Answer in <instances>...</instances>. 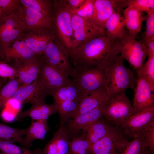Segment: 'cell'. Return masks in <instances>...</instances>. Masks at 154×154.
<instances>
[{"mask_svg":"<svg viewBox=\"0 0 154 154\" xmlns=\"http://www.w3.org/2000/svg\"><path fill=\"white\" fill-rule=\"evenodd\" d=\"M119 54L115 41L101 35L78 45L70 53V58L74 68L79 70L104 66Z\"/></svg>","mask_w":154,"mask_h":154,"instance_id":"cell-1","label":"cell"},{"mask_svg":"<svg viewBox=\"0 0 154 154\" xmlns=\"http://www.w3.org/2000/svg\"><path fill=\"white\" fill-rule=\"evenodd\" d=\"M106 79L105 85L111 98L116 94L134 89L137 80L132 71L126 67L120 55L113 57L103 66Z\"/></svg>","mask_w":154,"mask_h":154,"instance_id":"cell-2","label":"cell"},{"mask_svg":"<svg viewBox=\"0 0 154 154\" xmlns=\"http://www.w3.org/2000/svg\"><path fill=\"white\" fill-rule=\"evenodd\" d=\"M50 2L53 29L57 38L65 48L69 57L72 50L73 40L72 10L65 0Z\"/></svg>","mask_w":154,"mask_h":154,"instance_id":"cell-3","label":"cell"},{"mask_svg":"<svg viewBox=\"0 0 154 154\" xmlns=\"http://www.w3.org/2000/svg\"><path fill=\"white\" fill-rule=\"evenodd\" d=\"M115 42L120 55L133 68L137 70L143 64L147 56V48L142 40H137L125 31L123 37Z\"/></svg>","mask_w":154,"mask_h":154,"instance_id":"cell-4","label":"cell"},{"mask_svg":"<svg viewBox=\"0 0 154 154\" xmlns=\"http://www.w3.org/2000/svg\"><path fill=\"white\" fill-rule=\"evenodd\" d=\"M133 108L125 92L111 98L105 104L103 116L110 124L120 126L132 115Z\"/></svg>","mask_w":154,"mask_h":154,"instance_id":"cell-5","label":"cell"},{"mask_svg":"<svg viewBox=\"0 0 154 154\" xmlns=\"http://www.w3.org/2000/svg\"><path fill=\"white\" fill-rule=\"evenodd\" d=\"M154 125V107L132 114L120 126L127 138L143 137Z\"/></svg>","mask_w":154,"mask_h":154,"instance_id":"cell-6","label":"cell"},{"mask_svg":"<svg viewBox=\"0 0 154 154\" xmlns=\"http://www.w3.org/2000/svg\"><path fill=\"white\" fill-rule=\"evenodd\" d=\"M42 56L48 64L73 78L75 69L70 63L66 50L57 38L48 44Z\"/></svg>","mask_w":154,"mask_h":154,"instance_id":"cell-7","label":"cell"},{"mask_svg":"<svg viewBox=\"0 0 154 154\" xmlns=\"http://www.w3.org/2000/svg\"><path fill=\"white\" fill-rule=\"evenodd\" d=\"M71 24L73 40L71 52L80 44L99 36L105 35V30L92 21L72 13Z\"/></svg>","mask_w":154,"mask_h":154,"instance_id":"cell-8","label":"cell"},{"mask_svg":"<svg viewBox=\"0 0 154 154\" xmlns=\"http://www.w3.org/2000/svg\"><path fill=\"white\" fill-rule=\"evenodd\" d=\"M129 141L119 126L114 125L106 136L92 145L90 154H120Z\"/></svg>","mask_w":154,"mask_h":154,"instance_id":"cell-9","label":"cell"},{"mask_svg":"<svg viewBox=\"0 0 154 154\" xmlns=\"http://www.w3.org/2000/svg\"><path fill=\"white\" fill-rule=\"evenodd\" d=\"M75 69L74 75L72 79L78 84L84 96L98 89L105 84L106 79L103 66Z\"/></svg>","mask_w":154,"mask_h":154,"instance_id":"cell-10","label":"cell"},{"mask_svg":"<svg viewBox=\"0 0 154 154\" xmlns=\"http://www.w3.org/2000/svg\"><path fill=\"white\" fill-rule=\"evenodd\" d=\"M16 13L24 32L40 29H53L51 20L33 8L23 5L19 6Z\"/></svg>","mask_w":154,"mask_h":154,"instance_id":"cell-11","label":"cell"},{"mask_svg":"<svg viewBox=\"0 0 154 154\" xmlns=\"http://www.w3.org/2000/svg\"><path fill=\"white\" fill-rule=\"evenodd\" d=\"M37 78L41 87L49 94L50 90L72 80L69 76L47 63L43 58Z\"/></svg>","mask_w":154,"mask_h":154,"instance_id":"cell-12","label":"cell"},{"mask_svg":"<svg viewBox=\"0 0 154 154\" xmlns=\"http://www.w3.org/2000/svg\"><path fill=\"white\" fill-rule=\"evenodd\" d=\"M105 104L70 119L63 126L71 140L80 135L82 132L103 116Z\"/></svg>","mask_w":154,"mask_h":154,"instance_id":"cell-13","label":"cell"},{"mask_svg":"<svg viewBox=\"0 0 154 154\" xmlns=\"http://www.w3.org/2000/svg\"><path fill=\"white\" fill-rule=\"evenodd\" d=\"M23 40L37 55L43 54L48 44L57 38L52 29H40L29 31L23 35Z\"/></svg>","mask_w":154,"mask_h":154,"instance_id":"cell-14","label":"cell"},{"mask_svg":"<svg viewBox=\"0 0 154 154\" xmlns=\"http://www.w3.org/2000/svg\"><path fill=\"white\" fill-rule=\"evenodd\" d=\"M126 7L127 0H95L92 20L105 30L107 21L114 13Z\"/></svg>","mask_w":154,"mask_h":154,"instance_id":"cell-15","label":"cell"},{"mask_svg":"<svg viewBox=\"0 0 154 154\" xmlns=\"http://www.w3.org/2000/svg\"><path fill=\"white\" fill-rule=\"evenodd\" d=\"M42 60V56H38L31 60L13 64L11 66L16 70L17 78L22 86L30 84L37 78Z\"/></svg>","mask_w":154,"mask_h":154,"instance_id":"cell-16","label":"cell"},{"mask_svg":"<svg viewBox=\"0 0 154 154\" xmlns=\"http://www.w3.org/2000/svg\"><path fill=\"white\" fill-rule=\"evenodd\" d=\"M111 98L107 93L105 84L100 88L82 98L76 112L72 119L79 114L106 104Z\"/></svg>","mask_w":154,"mask_h":154,"instance_id":"cell-17","label":"cell"},{"mask_svg":"<svg viewBox=\"0 0 154 154\" xmlns=\"http://www.w3.org/2000/svg\"><path fill=\"white\" fill-rule=\"evenodd\" d=\"M134 90L132 114L154 107V95L149 86L143 80L137 79Z\"/></svg>","mask_w":154,"mask_h":154,"instance_id":"cell-18","label":"cell"},{"mask_svg":"<svg viewBox=\"0 0 154 154\" xmlns=\"http://www.w3.org/2000/svg\"><path fill=\"white\" fill-rule=\"evenodd\" d=\"M48 95V92L40 87L36 78L30 84L21 86L11 99L22 104H32L37 101H45Z\"/></svg>","mask_w":154,"mask_h":154,"instance_id":"cell-19","label":"cell"},{"mask_svg":"<svg viewBox=\"0 0 154 154\" xmlns=\"http://www.w3.org/2000/svg\"><path fill=\"white\" fill-rule=\"evenodd\" d=\"M31 104L29 109L18 113L16 116L17 120L21 121L27 117L35 121L47 120L50 116L57 113L56 106L54 103L48 104L45 101L40 100Z\"/></svg>","mask_w":154,"mask_h":154,"instance_id":"cell-20","label":"cell"},{"mask_svg":"<svg viewBox=\"0 0 154 154\" xmlns=\"http://www.w3.org/2000/svg\"><path fill=\"white\" fill-rule=\"evenodd\" d=\"M21 38L15 40L5 50L3 58L13 63L35 58L37 56Z\"/></svg>","mask_w":154,"mask_h":154,"instance_id":"cell-21","label":"cell"},{"mask_svg":"<svg viewBox=\"0 0 154 154\" xmlns=\"http://www.w3.org/2000/svg\"><path fill=\"white\" fill-rule=\"evenodd\" d=\"M25 133L21 143L22 147L30 149L35 140H43L47 132L50 130L47 120H31L30 125L25 128Z\"/></svg>","mask_w":154,"mask_h":154,"instance_id":"cell-22","label":"cell"},{"mask_svg":"<svg viewBox=\"0 0 154 154\" xmlns=\"http://www.w3.org/2000/svg\"><path fill=\"white\" fill-rule=\"evenodd\" d=\"M54 103L66 100L80 101L84 95L78 84L72 79L68 83L50 90Z\"/></svg>","mask_w":154,"mask_h":154,"instance_id":"cell-23","label":"cell"},{"mask_svg":"<svg viewBox=\"0 0 154 154\" xmlns=\"http://www.w3.org/2000/svg\"><path fill=\"white\" fill-rule=\"evenodd\" d=\"M119 12V11H115L108 19L105 25V36L113 41L121 39L125 31L124 19Z\"/></svg>","mask_w":154,"mask_h":154,"instance_id":"cell-24","label":"cell"},{"mask_svg":"<svg viewBox=\"0 0 154 154\" xmlns=\"http://www.w3.org/2000/svg\"><path fill=\"white\" fill-rule=\"evenodd\" d=\"M114 125L102 116L83 131L81 134H84L92 145L106 136Z\"/></svg>","mask_w":154,"mask_h":154,"instance_id":"cell-25","label":"cell"},{"mask_svg":"<svg viewBox=\"0 0 154 154\" xmlns=\"http://www.w3.org/2000/svg\"><path fill=\"white\" fill-rule=\"evenodd\" d=\"M123 13L125 25L128 30V32L135 38L141 31L143 21L145 20V17L142 15V13L129 6L123 10Z\"/></svg>","mask_w":154,"mask_h":154,"instance_id":"cell-26","label":"cell"},{"mask_svg":"<svg viewBox=\"0 0 154 154\" xmlns=\"http://www.w3.org/2000/svg\"><path fill=\"white\" fill-rule=\"evenodd\" d=\"M80 101L76 100H66L54 103L57 108L60 126H63L72 118L77 109Z\"/></svg>","mask_w":154,"mask_h":154,"instance_id":"cell-27","label":"cell"},{"mask_svg":"<svg viewBox=\"0 0 154 154\" xmlns=\"http://www.w3.org/2000/svg\"><path fill=\"white\" fill-rule=\"evenodd\" d=\"M23 31L21 27L4 30L0 32V56L3 58L5 49L15 40L23 35Z\"/></svg>","mask_w":154,"mask_h":154,"instance_id":"cell-28","label":"cell"},{"mask_svg":"<svg viewBox=\"0 0 154 154\" xmlns=\"http://www.w3.org/2000/svg\"><path fill=\"white\" fill-rule=\"evenodd\" d=\"M92 144L83 134L70 141L67 154H90Z\"/></svg>","mask_w":154,"mask_h":154,"instance_id":"cell-29","label":"cell"},{"mask_svg":"<svg viewBox=\"0 0 154 154\" xmlns=\"http://www.w3.org/2000/svg\"><path fill=\"white\" fill-rule=\"evenodd\" d=\"M25 131V128L19 129L0 123V140L20 144Z\"/></svg>","mask_w":154,"mask_h":154,"instance_id":"cell-30","label":"cell"},{"mask_svg":"<svg viewBox=\"0 0 154 154\" xmlns=\"http://www.w3.org/2000/svg\"><path fill=\"white\" fill-rule=\"evenodd\" d=\"M138 79L144 81L154 91V56L148 58L146 62L137 70Z\"/></svg>","mask_w":154,"mask_h":154,"instance_id":"cell-31","label":"cell"},{"mask_svg":"<svg viewBox=\"0 0 154 154\" xmlns=\"http://www.w3.org/2000/svg\"><path fill=\"white\" fill-rule=\"evenodd\" d=\"M22 86L17 78L9 80L0 90V110L5 105L8 100L11 99L17 91Z\"/></svg>","mask_w":154,"mask_h":154,"instance_id":"cell-32","label":"cell"},{"mask_svg":"<svg viewBox=\"0 0 154 154\" xmlns=\"http://www.w3.org/2000/svg\"><path fill=\"white\" fill-rule=\"evenodd\" d=\"M42 150L40 148L33 150L28 149L9 142L0 140V151L1 154H41Z\"/></svg>","mask_w":154,"mask_h":154,"instance_id":"cell-33","label":"cell"},{"mask_svg":"<svg viewBox=\"0 0 154 154\" xmlns=\"http://www.w3.org/2000/svg\"><path fill=\"white\" fill-rule=\"evenodd\" d=\"M23 5L33 8L41 13L52 21L50 1L44 0H20Z\"/></svg>","mask_w":154,"mask_h":154,"instance_id":"cell-34","label":"cell"},{"mask_svg":"<svg viewBox=\"0 0 154 154\" xmlns=\"http://www.w3.org/2000/svg\"><path fill=\"white\" fill-rule=\"evenodd\" d=\"M146 147L143 137L134 138L129 141L120 154H141Z\"/></svg>","mask_w":154,"mask_h":154,"instance_id":"cell-35","label":"cell"},{"mask_svg":"<svg viewBox=\"0 0 154 154\" xmlns=\"http://www.w3.org/2000/svg\"><path fill=\"white\" fill-rule=\"evenodd\" d=\"M95 0H85L79 8L72 10V13L92 20L94 13Z\"/></svg>","mask_w":154,"mask_h":154,"instance_id":"cell-36","label":"cell"},{"mask_svg":"<svg viewBox=\"0 0 154 154\" xmlns=\"http://www.w3.org/2000/svg\"><path fill=\"white\" fill-rule=\"evenodd\" d=\"M41 154H66L62 147L60 142L54 133L52 139L42 149Z\"/></svg>","mask_w":154,"mask_h":154,"instance_id":"cell-37","label":"cell"},{"mask_svg":"<svg viewBox=\"0 0 154 154\" xmlns=\"http://www.w3.org/2000/svg\"><path fill=\"white\" fill-rule=\"evenodd\" d=\"M127 4L142 13L148 14L154 11V0H127Z\"/></svg>","mask_w":154,"mask_h":154,"instance_id":"cell-38","label":"cell"},{"mask_svg":"<svg viewBox=\"0 0 154 154\" xmlns=\"http://www.w3.org/2000/svg\"><path fill=\"white\" fill-rule=\"evenodd\" d=\"M17 27H21L22 29L16 12L8 16H3L1 18L0 32L5 30Z\"/></svg>","mask_w":154,"mask_h":154,"instance_id":"cell-39","label":"cell"},{"mask_svg":"<svg viewBox=\"0 0 154 154\" xmlns=\"http://www.w3.org/2000/svg\"><path fill=\"white\" fill-rule=\"evenodd\" d=\"M146 30L141 40L145 44L152 38L154 37V11L147 14L145 17Z\"/></svg>","mask_w":154,"mask_h":154,"instance_id":"cell-40","label":"cell"},{"mask_svg":"<svg viewBox=\"0 0 154 154\" xmlns=\"http://www.w3.org/2000/svg\"><path fill=\"white\" fill-rule=\"evenodd\" d=\"M20 3L18 0H0L3 16H8L16 12L20 6Z\"/></svg>","mask_w":154,"mask_h":154,"instance_id":"cell-41","label":"cell"},{"mask_svg":"<svg viewBox=\"0 0 154 154\" xmlns=\"http://www.w3.org/2000/svg\"><path fill=\"white\" fill-rule=\"evenodd\" d=\"M0 77L9 79L17 78L16 70L5 63H0Z\"/></svg>","mask_w":154,"mask_h":154,"instance_id":"cell-42","label":"cell"},{"mask_svg":"<svg viewBox=\"0 0 154 154\" xmlns=\"http://www.w3.org/2000/svg\"><path fill=\"white\" fill-rule=\"evenodd\" d=\"M147 147L152 154H154V125L143 137Z\"/></svg>","mask_w":154,"mask_h":154,"instance_id":"cell-43","label":"cell"},{"mask_svg":"<svg viewBox=\"0 0 154 154\" xmlns=\"http://www.w3.org/2000/svg\"><path fill=\"white\" fill-rule=\"evenodd\" d=\"M145 45L147 48L148 58L154 56V37L148 40Z\"/></svg>","mask_w":154,"mask_h":154,"instance_id":"cell-44","label":"cell"},{"mask_svg":"<svg viewBox=\"0 0 154 154\" xmlns=\"http://www.w3.org/2000/svg\"><path fill=\"white\" fill-rule=\"evenodd\" d=\"M65 0L68 6L72 10L79 8L85 1V0Z\"/></svg>","mask_w":154,"mask_h":154,"instance_id":"cell-45","label":"cell"},{"mask_svg":"<svg viewBox=\"0 0 154 154\" xmlns=\"http://www.w3.org/2000/svg\"><path fill=\"white\" fill-rule=\"evenodd\" d=\"M141 154H152L149 149L147 147H146L144 149Z\"/></svg>","mask_w":154,"mask_h":154,"instance_id":"cell-46","label":"cell"},{"mask_svg":"<svg viewBox=\"0 0 154 154\" xmlns=\"http://www.w3.org/2000/svg\"><path fill=\"white\" fill-rule=\"evenodd\" d=\"M3 13L0 7V17H2L3 16Z\"/></svg>","mask_w":154,"mask_h":154,"instance_id":"cell-47","label":"cell"},{"mask_svg":"<svg viewBox=\"0 0 154 154\" xmlns=\"http://www.w3.org/2000/svg\"><path fill=\"white\" fill-rule=\"evenodd\" d=\"M4 81L3 80H0V85L3 83Z\"/></svg>","mask_w":154,"mask_h":154,"instance_id":"cell-48","label":"cell"},{"mask_svg":"<svg viewBox=\"0 0 154 154\" xmlns=\"http://www.w3.org/2000/svg\"><path fill=\"white\" fill-rule=\"evenodd\" d=\"M3 83L0 85V90L1 89V88L2 87V85H3Z\"/></svg>","mask_w":154,"mask_h":154,"instance_id":"cell-49","label":"cell"},{"mask_svg":"<svg viewBox=\"0 0 154 154\" xmlns=\"http://www.w3.org/2000/svg\"><path fill=\"white\" fill-rule=\"evenodd\" d=\"M0 154H1V152H0Z\"/></svg>","mask_w":154,"mask_h":154,"instance_id":"cell-50","label":"cell"},{"mask_svg":"<svg viewBox=\"0 0 154 154\" xmlns=\"http://www.w3.org/2000/svg\"><path fill=\"white\" fill-rule=\"evenodd\" d=\"M1 79H0V80H1Z\"/></svg>","mask_w":154,"mask_h":154,"instance_id":"cell-51","label":"cell"}]
</instances>
